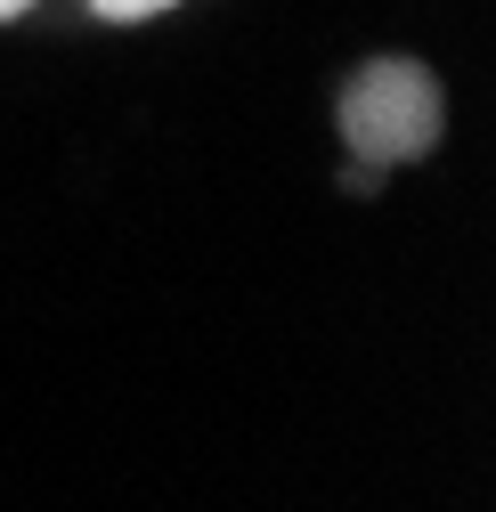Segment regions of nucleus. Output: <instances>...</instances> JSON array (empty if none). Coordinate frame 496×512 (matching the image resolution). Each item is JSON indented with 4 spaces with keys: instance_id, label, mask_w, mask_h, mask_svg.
<instances>
[{
    "instance_id": "1",
    "label": "nucleus",
    "mask_w": 496,
    "mask_h": 512,
    "mask_svg": "<svg viewBox=\"0 0 496 512\" xmlns=\"http://www.w3.org/2000/svg\"><path fill=\"white\" fill-rule=\"evenodd\" d=\"M440 82H431L415 57H375V66H358L342 82V139L358 155V179H375L391 163H415L440 147Z\"/></svg>"
},
{
    "instance_id": "2",
    "label": "nucleus",
    "mask_w": 496,
    "mask_h": 512,
    "mask_svg": "<svg viewBox=\"0 0 496 512\" xmlns=\"http://www.w3.org/2000/svg\"><path fill=\"white\" fill-rule=\"evenodd\" d=\"M98 17H114V25H139V17H163V9H179V0H90Z\"/></svg>"
},
{
    "instance_id": "3",
    "label": "nucleus",
    "mask_w": 496,
    "mask_h": 512,
    "mask_svg": "<svg viewBox=\"0 0 496 512\" xmlns=\"http://www.w3.org/2000/svg\"><path fill=\"white\" fill-rule=\"evenodd\" d=\"M25 9H33V0H0V17H25Z\"/></svg>"
}]
</instances>
